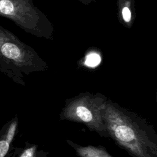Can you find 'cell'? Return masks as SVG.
Segmentation results:
<instances>
[{
  "mask_svg": "<svg viewBox=\"0 0 157 157\" xmlns=\"http://www.w3.org/2000/svg\"><path fill=\"white\" fill-rule=\"evenodd\" d=\"M18 118L15 115L7 122L0 129V157H9L12 143L17 134Z\"/></svg>",
  "mask_w": 157,
  "mask_h": 157,
  "instance_id": "277c9868",
  "label": "cell"
},
{
  "mask_svg": "<svg viewBox=\"0 0 157 157\" xmlns=\"http://www.w3.org/2000/svg\"><path fill=\"white\" fill-rule=\"evenodd\" d=\"M9 157H48V154L37 145L26 142L24 147L13 146Z\"/></svg>",
  "mask_w": 157,
  "mask_h": 157,
  "instance_id": "8992f818",
  "label": "cell"
},
{
  "mask_svg": "<svg viewBox=\"0 0 157 157\" xmlns=\"http://www.w3.org/2000/svg\"><path fill=\"white\" fill-rule=\"evenodd\" d=\"M101 61L100 56L96 53H91L87 56L85 64L90 67H94L99 64Z\"/></svg>",
  "mask_w": 157,
  "mask_h": 157,
  "instance_id": "52a82bcc",
  "label": "cell"
},
{
  "mask_svg": "<svg viewBox=\"0 0 157 157\" xmlns=\"http://www.w3.org/2000/svg\"><path fill=\"white\" fill-rule=\"evenodd\" d=\"M122 14H123V18L124 20L125 21H129L131 20V12L129 10V9L128 7H124L123 10H122Z\"/></svg>",
  "mask_w": 157,
  "mask_h": 157,
  "instance_id": "ba28073f",
  "label": "cell"
},
{
  "mask_svg": "<svg viewBox=\"0 0 157 157\" xmlns=\"http://www.w3.org/2000/svg\"><path fill=\"white\" fill-rule=\"evenodd\" d=\"M66 142L75 150L79 157H114L102 145H81L70 139H66Z\"/></svg>",
  "mask_w": 157,
  "mask_h": 157,
  "instance_id": "5b68a950",
  "label": "cell"
},
{
  "mask_svg": "<svg viewBox=\"0 0 157 157\" xmlns=\"http://www.w3.org/2000/svg\"><path fill=\"white\" fill-rule=\"evenodd\" d=\"M104 118L109 138L132 157H157V134L153 125L107 98Z\"/></svg>",
  "mask_w": 157,
  "mask_h": 157,
  "instance_id": "6da1fadb",
  "label": "cell"
},
{
  "mask_svg": "<svg viewBox=\"0 0 157 157\" xmlns=\"http://www.w3.org/2000/svg\"><path fill=\"white\" fill-rule=\"evenodd\" d=\"M107 98L99 93H81L65 101L59 120L82 123L101 137L109 138L104 118Z\"/></svg>",
  "mask_w": 157,
  "mask_h": 157,
  "instance_id": "7a4b0ae2",
  "label": "cell"
},
{
  "mask_svg": "<svg viewBox=\"0 0 157 157\" xmlns=\"http://www.w3.org/2000/svg\"><path fill=\"white\" fill-rule=\"evenodd\" d=\"M13 35L0 26V71L15 83L25 86V75L37 70Z\"/></svg>",
  "mask_w": 157,
  "mask_h": 157,
  "instance_id": "3957f363",
  "label": "cell"
}]
</instances>
